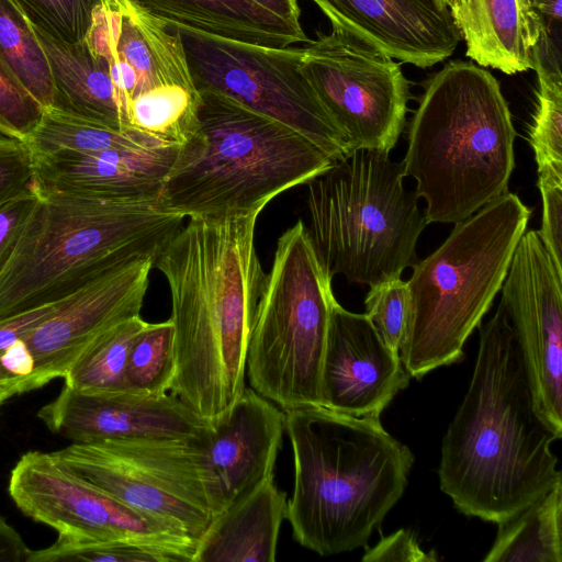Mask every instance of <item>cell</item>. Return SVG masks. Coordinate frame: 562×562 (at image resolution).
Returning <instances> with one entry per match:
<instances>
[{"label": "cell", "instance_id": "cell-11", "mask_svg": "<svg viewBox=\"0 0 562 562\" xmlns=\"http://www.w3.org/2000/svg\"><path fill=\"white\" fill-rule=\"evenodd\" d=\"M175 29L196 91L226 95L288 125L336 161L352 151L303 72V48L265 47Z\"/></svg>", "mask_w": 562, "mask_h": 562}, {"label": "cell", "instance_id": "cell-8", "mask_svg": "<svg viewBox=\"0 0 562 562\" xmlns=\"http://www.w3.org/2000/svg\"><path fill=\"white\" fill-rule=\"evenodd\" d=\"M404 177L389 153L357 148L306 183L307 229L330 276L373 286L417 262L428 221Z\"/></svg>", "mask_w": 562, "mask_h": 562}, {"label": "cell", "instance_id": "cell-18", "mask_svg": "<svg viewBox=\"0 0 562 562\" xmlns=\"http://www.w3.org/2000/svg\"><path fill=\"white\" fill-rule=\"evenodd\" d=\"M409 378L400 355L383 342L367 315L337 302L322 366L323 406L352 416H380Z\"/></svg>", "mask_w": 562, "mask_h": 562}, {"label": "cell", "instance_id": "cell-29", "mask_svg": "<svg viewBox=\"0 0 562 562\" xmlns=\"http://www.w3.org/2000/svg\"><path fill=\"white\" fill-rule=\"evenodd\" d=\"M147 325L139 315L124 319L94 339L64 376L65 384L82 391L123 390L131 347Z\"/></svg>", "mask_w": 562, "mask_h": 562}, {"label": "cell", "instance_id": "cell-34", "mask_svg": "<svg viewBox=\"0 0 562 562\" xmlns=\"http://www.w3.org/2000/svg\"><path fill=\"white\" fill-rule=\"evenodd\" d=\"M44 112L0 58V134L25 143Z\"/></svg>", "mask_w": 562, "mask_h": 562}, {"label": "cell", "instance_id": "cell-14", "mask_svg": "<svg viewBox=\"0 0 562 562\" xmlns=\"http://www.w3.org/2000/svg\"><path fill=\"white\" fill-rule=\"evenodd\" d=\"M8 492L23 515L63 536L117 540L176 532L90 484L54 452L22 454Z\"/></svg>", "mask_w": 562, "mask_h": 562}, {"label": "cell", "instance_id": "cell-21", "mask_svg": "<svg viewBox=\"0 0 562 562\" xmlns=\"http://www.w3.org/2000/svg\"><path fill=\"white\" fill-rule=\"evenodd\" d=\"M179 147L33 154L35 183L102 200H158Z\"/></svg>", "mask_w": 562, "mask_h": 562}, {"label": "cell", "instance_id": "cell-30", "mask_svg": "<svg viewBox=\"0 0 562 562\" xmlns=\"http://www.w3.org/2000/svg\"><path fill=\"white\" fill-rule=\"evenodd\" d=\"M175 331L169 319L147 323L135 338L126 362L125 389L162 395L175 376Z\"/></svg>", "mask_w": 562, "mask_h": 562}, {"label": "cell", "instance_id": "cell-6", "mask_svg": "<svg viewBox=\"0 0 562 562\" xmlns=\"http://www.w3.org/2000/svg\"><path fill=\"white\" fill-rule=\"evenodd\" d=\"M35 186L38 200L0 265V318L67 297L136 255H157L186 218L158 200L92 199Z\"/></svg>", "mask_w": 562, "mask_h": 562}, {"label": "cell", "instance_id": "cell-13", "mask_svg": "<svg viewBox=\"0 0 562 562\" xmlns=\"http://www.w3.org/2000/svg\"><path fill=\"white\" fill-rule=\"evenodd\" d=\"M502 300L520 350L533 409L562 437V269L538 232L520 237L502 285Z\"/></svg>", "mask_w": 562, "mask_h": 562}, {"label": "cell", "instance_id": "cell-35", "mask_svg": "<svg viewBox=\"0 0 562 562\" xmlns=\"http://www.w3.org/2000/svg\"><path fill=\"white\" fill-rule=\"evenodd\" d=\"M538 187L542 198V225L538 234L555 265L562 269V169L538 168Z\"/></svg>", "mask_w": 562, "mask_h": 562}, {"label": "cell", "instance_id": "cell-25", "mask_svg": "<svg viewBox=\"0 0 562 562\" xmlns=\"http://www.w3.org/2000/svg\"><path fill=\"white\" fill-rule=\"evenodd\" d=\"M34 30L50 68L52 108L117 131L135 132L112 81L108 59L87 40L68 44Z\"/></svg>", "mask_w": 562, "mask_h": 562}, {"label": "cell", "instance_id": "cell-4", "mask_svg": "<svg viewBox=\"0 0 562 562\" xmlns=\"http://www.w3.org/2000/svg\"><path fill=\"white\" fill-rule=\"evenodd\" d=\"M513 125L497 79L452 60L425 83L402 161L426 203L428 223L457 224L507 192L515 167Z\"/></svg>", "mask_w": 562, "mask_h": 562}, {"label": "cell", "instance_id": "cell-3", "mask_svg": "<svg viewBox=\"0 0 562 562\" xmlns=\"http://www.w3.org/2000/svg\"><path fill=\"white\" fill-rule=\"evenodd\" d=\"M294 462L286 517L294 539L319 555L364 546L402 497L414 454L379 415L324 406L284 412Z\"/></svg>", "mask_w": 562, "mask_h": 562}, {"label": "cell", "instance_id": "cell-5", "mask_svg": "<svg viewBox=\"0 0 562 562\" xmlns=\"http://www.w3.org/2000/svg\"><path fill=\"white\" fill-rule=\"evenodd\" d=\"M198 92V125L164 180L162 209L213 220L261 212L336 162L288 125L226 95Z\"/></svg>", "mask_w": 562, "mask_h": 562}, {"label": "cell", "instance_id": "cell-40", "mask_svg": "<svg viewBox=\"0 0 562 562\" xmlns=\"http://www.w3.org/2000/svg\"><path fill=\"white\" fill-rule=\"evenodd\" d=\"M23 380L32 390L43 386L35 368L33 357L24 339L19 340L0 355V384Z\"/></svg>", "mask_w": 562, "mask_h": 562}, {"label": "cell", "instance_id": "cell-44", "mask_svg": "<svg viewBox=\"0 0 562 562\" xmlns=\"http://www.w3.org/2000/svg\"><path fill=\"white\" fill-rule=\"evenodd\" d=\"M32 391L30 384L23 380H15L0 384V407L9 398Z\"/></svg>", "mask_w": 562, "mask_h": 562}, {"label": "cell", "instance_id": "cell-22", "mask_svg": "<svg viewBox=\"0 0 562 562\" xmlns=\"http://www.w3.org/2000/svg\"><path fill=\"white\" fill-rule=\"evenodd\" d=\"M467 56L506 75L532 69L541 26L530 0H445Z\"/></svg>", "mask_w": 562, "mask_h": 562}, {"label": "cell", "instance_id": "cell-19", "mask_svg": "<svg viewBox=\"0 0 562 562\" xmlns=\"http://www.w3.org/2000/svg\"><path fill=\"white\" fill-rule=\"evenodd\" d=\"M333 30L349 33L404 64L428 68L461 37L445 0H312Z\"/></svg>", "mask_w": 562, "mask_h": 562}, {"label": "cell", "instance_id": "cell-1", "mask_svg": "<svg viewBox=\"0 0 562 562\" xmlns=\"http://www.w3.org/2000/svg\"><path fill=\"white\" fill-rule=\"evenodd\" d=\"M260 213L190 218L155 258L171 297L170 391L206 424L225 417L246 387L248 342L266 279L255 245Z\"/></svg>", "mask_w": 562, "mask_h": 562}, {"label": "cell", "instance_id": "cell-41", "mask_svg": "<svg viewBox=\"0 0 562 562\" xmlns=\"http://www.w3.org/2000/svg\"><path fill=\"white\" fill-rule=\"evenodd\" d=\"M561 1L562 0H530L538 15L541 35L561 45Z\"/></svg>", "mask_w": 562, "mask_h": 562}, {"label": "cell", "instance_id": "cell-33", "mask_svg": "<svg viewBox=\"0 0 562 562\" xmlns=\"http://www.w3.org/2000/svg\"><path fill=\"white\" fill-rule=\"evenodd\" d=\"M364 307L383 342L398 353L411 308L407 282L400 277L370 286Z\"/></svg>", "mask_w": 562, "mask_h": 562}, {"label": "cell", "instance_id": "cell-24", "mask_svg": "<svg viewBox=\"0 0 562 562\" xmlns=\"http://www.w3.org/2000/svg\"><path fill=\"white\" fill-rule=\"evenodd\" d=\"M168 24L202 34L272 48L307 42L293 23L252 0H126Z\"/></svg>", "mask_w": 562, "mask_h": 562}, {"label": "cell", "instance_id": "cell-39", "mask_svg": "<svg viewBox=\"0 0 562 562\" xmlns=\"http://www.w3.org/2000/svg\"><path fill=\"white\" fill-rule=\"evenodd\" d=\"M69 296L1 317L0 355L19 340L24 339L37 326L56 313Z\"/></svg>", "mask_w": 562, "mask_h": 562}, {"label": "cell", "instance_id": "cell-16", "mask_svg": "<svg viewBox=\"0 0 562 562\" xmlns=\"http://www.w3.org/2000/svg\"><path fill=\"white\" fill-rule=\"evenodd\" d=\"M37 417L54 434L71 442L133 437L190 438L202 436L207 424L180 398L133 391H82L64 385L42 406Z\"/></svg>", "mask_w": 562, "mask_h": 562}, {"label": "cell", "instance_id": "cell-37", "mask_svg": "<svg viewBox=\"0 0 562 562\" xmlns=\"http://www.w3.org/2000/svg\"><path fill=\"white\" fill-rule=\"evenodd\" d=\"M38 200V191L32 186L0 204V265L15 244L29 215Z\"/></svg>", "mask_w": 562, "mask_h": 562}, {"label": "cell", "instance_id": "cell-32", "mask_svg": "<svg viewBox=\"0 0 562 562\" xmlns=\"http://www.w3.org/2000/svg\"><path fill=\"white\" fill-rule=\"evenodd\" d=\"M31 24L50 38L83 42L103 0H13Z\"/></svg>", "mask_w": 562, "mask_h": 562}, {"label": "cell", "instance_id": "cell-12", "mask_svg": "<svg viewBox=\"0 0 562 562\" xmlns=\"http://www.w3.org/2000/svg\"><path fill=\"white\" fill-rule=\"evenodd\" d=\"M302 69L350 146L390 153L406 123L409 85L400 64L333 30L303 47Z\"/></svg>", "mask_w": 562, "mask_h": 562}, {"label": "cell", "instance_id": "cell-9", "mask_svg": "<svg viewBox=\"0 0 562 562\" xmlns=\"http://www.w3.org/2000/svg\"><path fill=\"white\" fill-rule=\"evenodd\" d=\"M331 279L299 220L278 238L246 360L250 387L283 412L323 406L322 366L337 303Z\"/></svg>", "mask_w": 562, "mask_h": 562}, {"label": "cell", "instance_id": "cell-15", "mask_svg": "<svg viewBox=\"0 0 562 562\" xmlns=\"http://www.w3.org/2000/svg\"><path fill=\"white\" fill-rule=\"evenodd\" d=\"M156 255L139 254L89 281L25 338L43 386L64 378L88 346L115 324L139 315Z\"/></svg>", "mask_w": 562, "mask_h": 562}, {"label": "cell", "instance_id": "cell-23", "mask_svg": "<svg viewBox=\"0 0 562 562\" xmlns=\"http://www.w3.org/2000/svg\"><path fill=\"white\" fill-rule=\"evenodd\" d=\"M286 505L273 475L267 477L212 519L192 562H274Z\"/></svg>", "mask_w": 562, "mask_h": 562}, {"label": "cell", "instance_id": "cell-26", "mask_svg": "<svg viewBox=\"0 0 562 562\" xmlns=\"http://www.w3.org/2000/svg\"><path fill=\"white\" fill-rule=\"evenodd\" d=\"M485 562H562V481L497 524Z\"/></svg>", "mask_w": 562, "mask_h": 562}, {"label": "cell", "instance_id": "cell-36", "mask_svg": "<svg viewBox=\"0 0 562 562\" xmlns=\"http://www.w3.org/2000/svg\"><path fill=\"white\" fill-rule=\"evenodd\" d=\"M34 178V157L27 144L0 134V204L29 189Z\"/></svg>", "mask_w": 562, "mask_h": 562}, {"label": "cell", "instance_id": "cell-38", "mask_svg": "<svg viewBox=\"0 0 562 562\" xmlns=\"http://www.w3.org/2000/svg\"><path fill=\"white\" fill-rule=\"evenodd\" d=\"M361 561L434 562L437 561V557L435 553L425 552L412 531L401 529L382 537L374 547L367 549Z\"/></svg>", "mask_w": 562, "mask_h": 562}, {"label": "cell", "instance_id": "cell-31", "mask_svg": "<svg viewBox=\"0 0 562 562\" xmlns=\"http://www.w3.org/2000/svg\"><path fill=\"white\" fill-rule=\"evenodd\" d=\"M538 78L537 106L529 142L538 168L562 169V72L532 60Z\"/></svg>", "mask_w": 562, "mask_h": 562}, {"label": "cell", "instance_id": "cell-27", "mask_svg": "<svg viewBox=\"0 0 562 562\" xmlns=\"http://www.w3.org/2000/svg\"><path fill=\"white\" fill-rule=\"evenodd\" d=\"M33 154L168 147L138 132H122L50 108L25 142ZM178 147V146H177Z\"/></svg>", "mask_w": 562, "mask_h": 562}, {"label": "cell", "instance_id": "cell-17", "mask_svg": "<svg viewBox=\"0 0 562 562\" xmlns=\"http://www.w3.org/2000/svg\"><path fill=\"white\" fill-rule=\"evenodd\" d=\"M86 40L108 59L130 125L137 95L167 85L196 91L175 26L126 0H103Z\"/></svg>", "mask_w": 562, "mask_h": 562}, {"label": "cell", "instance_id": "cell-28", "mask_svg": "<svg viewBox=\"0 0 562 562\" xmlns=\"http://www.w3.org/2000/svg\"><path fill=\"white\" fill-rule=\"evenodd\" d=\"M0 58L45 109L53 105V79L34 26L13 0H0Z\"/></svg>", "mask_w": 562, "mask_h": 562}, {"label": "cell", "instance_id": "cell-42", "mask_svg": "<svg viewBox=\"0 0 562 562\" xmlns=\"http://www.w3.org/2000/svg\"><path fill=\"white\" fill-rule=\"evenodd\" d=\"M30 551L21 535L0 517V562H26Z\"/></svg>", "mask_w": 562, "mask_h": 562}, {"label": "cell", "instance_id": "cell-43", "mask_svg": "<svg viewBox=\"0 0 562 562\" xmlns=\"http://www.w3.org/2000/svg\"><path fill=\"white\" fill-rule=\"evenodd\" d=\"M274 14L289 20L293 23H300V8L296 0H252Z\"/></svg>", "mask_w": 562, "mask_h": 562}, {"label": "cell", "instance_id": "cell-20", "mask_svg": "<svg viewBox=\"0 0 562 562\" xmlns=\"http://www.w3.org/2000/svg\"><path fill=\"white\" fill-rule=\"evenodd\" d=\"M284 420L281 408L246 386L225 417L207 424L204 443L222 512L273 475Z\"/></svg>", "mask_w": 562, "mask_h": 562}, {"label": "cell", "instance_id": "cell-2", "mask_svg": "<svg viewBox=\"0 0 562 562\" xmlns=\"http://www.w3.org/2000/svg\"><path fill=\"white\" fill-rule=\"evenodd\" d=\"M480 327L474 371L448 426L438 468L440 490L467 516L499 524L562 481L537 416L519 347L499 303Z\"/></svg>", "mask_w": 562, "mask_h": 562}, {"label": "cell", "instance_id": "cell-7", "mask_svg": "<svg viewBox=\"0 0 562 562\" xmlns=\"http://www.w3.org/2000/svg\"><path fill=\"white\" fill-rule=\"evenodd\" d=\"M531 211L505 192L454 225L431 255L412 267L409 316L400 359L415 379L459 362L463 346L506 278Z\"/></svg>", "mask_w": 562, "mask_h": 562}, {"label": "cell", "instance_id": "cell-10", "mask_svg": "<svg viewBox=\"0 0 562 562\" xmlns=\"http://www.w3.org/2000/svg\"><path fill=\"white\" fill-rule=\"evenodd\" d=\"M204 434L71 442L54 454L121 503L198 539L222 512Z\"/></svg>", "mask_w": 562, "mask_h": 562}]
</instances>
